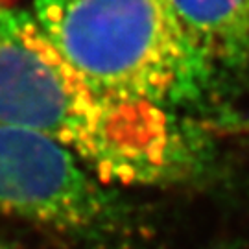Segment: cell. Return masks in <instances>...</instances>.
I'll return each mask as SVG.
<instances>
[{"mask_svg":"<svg viewBox=\"0 0 249 249\" xmlns=\"http://www.w3.org/2000/svg\"><path fill=\"white\" fill-rule=\"evenodd\" d=\"M0 124L43 137L104 187H166L205 170V137L183 116L122 98L57 52L32 13L0 6Z\"/></svg>","mask_w":249,"mask_h":249,"instance_id":"6da1fadb","label":"cell"},{"mask_svg":"<svg viewBox=\"0 0 249 249\" xmlns=\"http://www.w3.org/2000/svg\"><path fill=\"white\" fill-rule=\"evenodd\" d=\"M0 216L107 242L124 225L116 196L43 137L0 124Z\"/></svg>","mask_w":249,"mask_h":249,"instance_id":"3957f363","label":"cell"},{"mask_svg":"<svg viewBox=\"0 0 249 249\" xmlns=\"http://www.w3.org/2000/svg\"><path fill=\"white\" fill-rule=\"evenodd\" d=\"M32 17L74 69L122 98L181 113L218 92L222 74L170 0H34Z\"/></svg>","mask_w":249,"mask_h":249,"instance_id":"7a4b0ae2","label":"cell"},{"mask_svg":"<svg viewBox=\"0 0 249 249\" xmlns=\"http://www.w3.org/2000/svg\"><path fill=\"white\" fill-rule=\"evenodd\" d=\"M0 249H15L11 244H6V242H0Z\"/></svg>","mask_w":249,"mask_h":249,"instance_id":"5b68a950","label":"cell"},{"mask_svg":"<svg viewBox=\"0 0 249 249\" xmlns=\"http://www.w3.org/2000/svg\"><path fill=\"white\" fill-rule=\"evenodd\" d=\"M170 2L216 71L249 74V0Z\"/></svg>","mask_w":249,"mask_h":249,"instance_id":"277c9868","label":"cell"},{"mask_svg":"<svg viewBox=\"0 0 249 249\" xmlns=\"http://www.w3.org/2000/svg\"><path fill=\"white\" fill-rule=\"evenodd\" d=\"M220 249H223V248H220Z\"/></svg>","mask_w":249,"mask_h":249,"instance_id":"8992f818","label":"cell"}]
</instances>
